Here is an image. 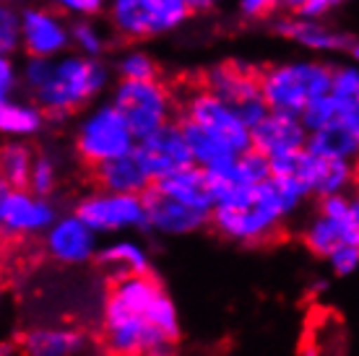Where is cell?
Listing matches in <instances>:
<instances>
[{"label":"cell","mask_w":359,"mask_h":356,"mask_svg":"<svg viewBox=\"0 0 359 356\" xmlns=\"http://www.w3.org/2000/svg\"><path fill=\"white\" fill-rule=\"evenodd\" d=\"M180 315L154 273L112 278L102 315L107 356H175Z\"/></svg>","instance_id":"1"},{"label":"cell","mask_w":359,"mask_h":356,"mask_svg":"<svg viewBox=\"0 0 359 356\" xmlns=\"http://www.w3.org/2000/svg\"><path fill=\"white\" fill-rule=\"evenodd\" d=\"M307 198L310 190L297 177H271L255 185L250 205H216L211 211V226L237 245H263L276 237L281 224L299 211Z\"/></svg>","instance_id":"2"},{"label":"cell","mask_w":359,"mask_h":356,"mask_svg":"<svg viewBox=\"0 0 359 356\" xmlns=\"http://www.w3.org/2000/svg\"><path fill=\"white\" fill-rule=\"evenodd\" d=\"M112 76L115 68L104 57H86L73 50L55 57L47 81L29 99L45 109L50 123H65L76 112L89 109L109 89Z\"/></svg>","instance_id":"3"},{"label":"cell","mask_w":359,"mask_h":356,"mask_svg":"<svg viewBox=\"0 0 359 356\" xmlns=\"http://www.w3.org/2000/svg\"><path fill=\"white\" fill-rule=\"evenodd\" d=\"M258 86L273 112L302 115L310 102L333 91V65L318 57L271 62L258 71Z\"/></svg>","instance_id":"4"},{"label":"cell","mask_w":359,"mask_h":356,"mask_svg":"<svg viewBox=\"0 0 359 356\" xmlns=\"http://www.w3.org/2000/svg\"><path fill=\"white\" fill-rule=\"evenodd\" d=\"M73 146H76L79 159L94 170L104 161L120 159V156L135 151L138 138H135L133 128L128 125L126 115L109 99V102L91 104L83 112L81 120L76 123Z\"/></svg>","instance_id":"5"},{"label":"cell","mask_w":359,"mask_h":356,"mask_svg":"<svg viewBox=\"0 0 359 356\" xmlns=\"http://www.w3.org/2000/svg\"><path fill=\"white\" fill-rule=\"evenodd\" d=\"M190 13L185 0H109L107 24L123 42H146L177 32Z\"/></svg>","instance_id":"6"},{"label":"cell","mask_w":359,"mask_h":356,"mask_svg":"<svg viewBox=\"0 0 359 356\" xmlns=\"http://www.w3.org/2000/svg\"><path fill=\"white\" fill-rule=\"evenodd\" d=\"M112 102L126 115L138 141L149 138L159 128L175 120V97L162 81H117Z\"/></svg>","instance_id":"7"},{"label":"cell","mask_w":359,"mask_h":356,"mask_svg":"<svg viewBox=\"0 0 359 356\" xmlns=\"http://www.w3.org/2000/svg\"><path fill=\"white\" fill-rule=\"evenodd\" d=\"M76 214L97 234H123L146 226L144 196L97 190L76 203Z\"/></svg>","instance_id":"8"},{"label":"cell","mask_w":359,"mask_h":356,"mask_svg":"<svg viewBox=\"0 0 359 356\" xmlns=\"http://www.w3.org/2000/svg\"><path fill=\"white\" fill-rule=\"evenodd\" d=\"M180 117H188L193 123L203 125L206 130L219 135L226 146H232L237 153L252 149V130L245 125L243 117L237 115V109L203 86L190 91L188 97L182 99V115Z\"/></svg>","instance_id":"9"},{"label":"cell","mask_w":359,"mask_h":356,"mask_svg":"<svg viewBox=\"0 0 359 356\" xmlns=\"http://www.w3.org/2000/svg\"><path fill=\"white\" fill-rule=\"evenodd\" d=\"M57 219L50 198L36 196L29 187H3L0 193V229L6 237L45 234Z\"/></svg>","instance_id":"10"},{"label":"cell","mask_w":359,"mask_h":356,"mask_svg":"<svg viewBox=\"0 0 359 356\" xmlns=\"http://www.w3.org/2000/svg\"><path fill=\"white\" fill-rule=\"evenodd\" d=\"M21 36H24V55L34 57H60L73 47L68 16L45 6L21 8Z\"/></svg>","instance_id":"11"},{"label":"cell","mask_w":359,"mask_h":356,"mask_svg":"<svg viewBox=\"0 0 359 356\" xmlns=\"http://www.w3.org/2000/svg\"><path fill=\"white\" fill-rule=\"evenodd\" d=\"M146 205V226L144 232L162 234V237H182L193 234L203 226H211V214L201 211L196 205H188L182 200L164 196L162 190L149 187L144 193Z\"/></svg>","instance_id":"12"},{"label":"cell","mask_w":359,"mask_h":356,"mask_svg":"<svg viewBox=\"0 0 359 356\" xmlns=\"http://www.w3.org/2000/svg\"><path fill=\"white\" fill-rule=\"evenodd\" d=\"M273 34L287 39L292 45L302 47L313 55H336L349 53L354 39L346 32L325 24L323 18H307L299 13H289V16L273 18L271 21Z\"/></svg>","instance_id":"13"},{"label":"cell","mask_w":359,"mask_h":356,"mask_svg":"<svg viewBox=\"0 0 359 356\" xmlns=\"http://www.w3.org/2000/svg\"><path fill=\"white\" fill-rule=\"evenodd\" d=\"M97 237L99 234L73 211V214L57 216L45 232V252L60 266H83L97 258Z\"/></svg>","instance_id":"14"},{"label":"cell","mask_w":359,"mask_h":356,"mask_svg":"<svg viewBox=\"0 0 359 356\" xmlns=\"http://www.w3.org/2000/svg\"><path fill=\"white\" fill-rule=\"evenodd\" d=\"M138 156L144 159L146 170L151 172L154 182L170 172H177L182 167H190L196 164L193 161V153H190L188 138L182 133V125L180 120H172L164 128H159L156 133H151L149 138L138 141L135 146Z\"/></svg>","instance_id":"15"},{"label":"cell","mask_w":359,"mask_h":356,"mask_svg":"<svg viewBox=\"0 0 359 356\" xmlns=\"http://www.w3.org/2000/svg\"><path fill=\"white\" fill-rule=\"evenodd\" d=\"M307 151L328 159L354 161L359 156V102L344 99L341 112L331 125L313 130L307 138Z\"/></svg>","instance_id":"16"},{"label":"cell","mask_w":359,"mask_h":356,"mask_svg":"<svg viewBox=\"0 0 359 356\" xmlns=\"http://www.w3.org/2000/svg\"><path fill=\"white\" fill-rule=\"evenodd\" d=\"M297 179L310 190V196L325 198L336 193H349L354 187V161L346 159H328L318 156L313 151H302Z\"/></svg>","instance_id":"17"},{"label":"cell","mask_w":359,"mask_h":356,"mask_svg":"<svg viewBox=\"0 0 359 356\" xmlns=\"http://www.w3.org/2000/svg\"><path fill=\"white\" fill-rule=\"evenodd\" d=\"M310 130L305 128L302 117L289 115V112H273L261 125L252 128V149L263 151L266 156L299 151L307 146Z\"/></svg>","instance_id":"18"},{"label":"cell","mask_w":359,"mask_h":356,"mask_svg":"<svg viewBox=\"0 0 359 356\" xmlns=\"http://www.w3.org/2000/svg\"><path fill=\"white\" fill-rule=\"evenodd\" d=\"M94 182H97L99 190L144 196L146 190L154 185V177L151 172L146 170L138 151H130L126 156H120V159L104 161V164L94 167Z\"/></svg>","instance_id":"19"},{"label":"cell","mask_w":359,"mask_h":356,"mask_svg":"<svg viewBox=\"0 0 359 356\" xmlns=\"http://www.w3.org/2000/svg\"><path fill=\"white\" fill-rule=\"evenodd\" d=\"M203 89H208L211 94L222 97L232 107H237L240 102L261 91L258 71L245 68L243 62H219V65H211L203 73Z\"/></svg>","instance_id":"20"},{"label":"cell","mask_w":359,"mask_h":356,"mask_svg":"<svg viewBox=\"0 0 359 356\" xmlns=\"http://www.w3.org/2000/svg\"><path fill=\"white\" fill-rule=\"evenodd\" d=\"M86 348V336L76 328H29L18 336L24 356H79Z\"/></svg>","instance_id":"21"},{"label":"cell","mask_w":359,"mask_h":356,"mask_svg":"<svg viewBox=\"0 0 359 356\" xmlns=\"http://www.w3.org/2000/svg\"><path fill=\"white\" fill-rule=\"evenodd\" d=\"M50 123L47 112L34 99H0V130L8 141H27L36 138Z\"/></svg>","instance_id":"22"},{"label":"cell","mask_w":359,"mask_h":356,"mask_svg":"<svg viewBox=\"0 0 359 356\" xmlns=\"http://www.w3.org/2000/svg\"><path fill=\"white\" fill-rule=\"evenodd\" d=\"M156 190H162L164 196L175 198V200H182L188 205H196L201 211H214V200H211V193H208V177L206 170L198 167V164H190V167H182L177 172H170L154 182Z\"/></svg>","instance_id":"23"},{"label":"cell","mask_w":359,"mask_h":356,"mask_svg":"<svg viewBox=\"0 0 359 356\" xmlns=\"http://www.w3.org/2000/svg\"><path fill=\"white\" fill-rule=\"evenodd\" d=\"M97 266L109 273L112 278L120 276H135V273H151V258L149 249L138 240H115L99 247Z\"/></svg>","instance_id":"24"},{"label":"cell","mask_w":359,"mask_h":356,"mask_svg":"<svg viewBox=\"0 0 359 356\" xmlns=\"http://www.w3.org/2000/svg\"><path fill=\"white\" fill-rule=\"evenodd\" d=\"M180 125H182V133L188 138L190 153H193V161L203 170H216L226 161H232L234 156L240 153L234 151L232 146H226L219 135H214L211 130H206L203 125L193 123L188 117H180Z\"/></svg>","instance_id":"25"},{"label":"cell","mask_w":359,"mask_h":356,"mask_svg":"<svg viewBox=\"0 0 359 356\" xmlns=\"http://www.w3.org/2000/svg\"><path fill=\"white\" fill-rule=\"evenodd\" d=\"M36 153L27 141H8L0 151L3 187H29Z\"/></svg>","instance_id":"26"},{"label":"cell","mask_w":359,"mask_h":356,"mask_svg":"<svg viewBox=\"0 0 359 356\" xmlns=\"http://www.w3.org/2000/svg\"><path fill=\"white\" fill-rule=\"evenodd\" d=\"M302 242H305V247L313 252L315 258L325 260L336 247L346 245V232H344L341 221H336V219L318 211V214L310 219V224L305 226Z\"/></svg>","instance_id":"27"},{"label":"cell","mask_w":359,"mask_h":356,"mask_svg":"<svg viewBox=\"0 0 359 356\" xmlns=\"http://www.w3.org/2000/svg\"><path fill=\"white\" fill-rule=\"evenodd\" d=\"M112 27H104L97 18H73L71 21V39L76 53L86 57H104L112 47Z\"/></svg>","instance_id":"28"},{"label":"cell","mask_w":359,"mask_h":356,"mask_svg":"<svg viewBox=\"0 0 359 356\" xmlns=\"http://www.w3.org/2000/svg\"><path fill=\"white\" fill-rule=\"evenodd\" d=\"M117 81H156L159 78V62L141 47H130L120 53L112 62Z\"/></svg>","instance_id":"29"},{"label":"cell","mask_w":359,"mask_h":356,"mask_svg":"<svg viewBox=\"0 0 359 356\" xmlns=\"http://www.w3.org/2000/svg\"><path fill=\"white\" fill-rule=\"evenodd\" d=\"M18 50H24V36H21V8L3 3L0 8V55L13 57Z\"/></svg>","instance_id":"30"},{"label":"cell","mask_w":359,"mask_h":356,"mask_svg":"<svg viewBox=\"0 0 359 356\" xmlns=\"http://www.w3.org/2000/svg\"><path fill=\"white\" fill-rule=\"evenodd\" d=\"M341 104L344 99L336 97V94H325V97L315 99V102H310L305 107V112H302V123H305V128L313 133V130H320V128H325V125H331L336 117H339V112H341Z\"/></svg>","instance_id":"31"},{"label":"cell","mask_w":359,"mask_h":356,"mask_svg":"<svg viewBox=\"0 0 359 356\" xmlns=\"http://www.w3.org/2000/svg\"><path fill=\"white\" fill-rule=\"evenodd\" d=\"M237 172H240V177L245 182H250V185H258V182H266V179L273 177V172H271V156H266L263 151L258 149H250V151L240 153L237 159Z\"/></svg>","instance_id":"32"},{"label":"cell","mask_w":359,"mask_h":356,"mask_svg":"<svg viewBox=\"0 0 359 356\" xmlns=\"http://www.w3.org/2000/svg\"><path fill=\"white\" fill-rule=\"evenodd\" d=\"M55 187H57V161H55L50 153H36L29 190L36 193V196L50 198L55 193Z\"/></svg>","instance_id":"33"},{"label":"cell","mask_w":359,"mask_h":356,"mask_svg":"<svg viewBox=\"0 0 359 356\" xmlns=\"http://www.w3.org/2000/svg\"><path fill=\"white\" fill-rule=\"evenodd\" d=\"M341 99H357L359 97V62H341L333 65V91Z\"/></svg>","instance_id":"34"},{"label":"cell","mask_w":359,"mask_h":356,"mask_svg":"<svg viewBox=\"0 0 359 356\" xmlns=\"http://www.w3.org/2000/svg\"><path fill=\"white\" fill-rule=\"evenodd\" d=\"M53 8L68 18H99L109 8V0H53Z\"/></svg>","instance_id":"35"},{"label":"cell","mask_w":359,"mask_h":356,"mask_svg":"<svg viewBox=\"0 0 359 356\" xmlns=\"http://www.w3.org/2000/svg\"><path fill=\"white\" fill-rule=\"evenodd\" d=\"M328 268H331L336 276H351L354 271L359 268V245H341V247H336L325 258Z\"/></svg>","instance_id":"36"},{"label":"cell","mask_w":359,"mask_h":356,"mask_svg":"<svg viewBox=\"0 0 359 356\" xmlns=\"http://www.w3.org/2000/svg\"><path fill=\"white\" fill-rule=\"evenodd\" d=\"M278 11H284L281 0H237V13L245 21H271Z\"/></svg>","instance_id":"37"},{"label":"cell","mask_w":359,"mask_h":356,"mask_svg":"<svg viewBox=\"0 0 359 356\" xmlns=\"http://www.w3.org/2000/svg\"><path fill=\"white\" fill-rule=\"evenodd\" d=\"M24 91L21 83V65L13 62V57L0 55V99L18 97Z\"/></svg>","instance_id":"38"},{"label":"cell","mask_w":359,"mask_h":356,"mask_svg":"<svg viewBox=\"0 0 359 356\" xmlns=\"http://www.w3.org/2000/svg\"><path fill=\"white\" fill-rule=\"evenodd\" d=\"M344 3L346 0H307L297 13L307 18H328L336 8H341Z\"/></svg>","instance_id":"39"},{"label":"cell","mask_w":359,"mask_h":356,"mask_svg":"<svg viewBox=\"0 0 359 356\" xmlns=\"http://www.w3.org/2000/svg\"><path fill=\"white\" fill-rule=\"evenodd\" d=\"M344 232H346V242L349 245H359V196H351V208L349 216L344 219Z\"/></svg>","instance_id":"40"},{"label":"cell","mask_w":359,"mask_h":356,"mask_svg":"<svg viewBox=\"0 0 359 356\" xmlns=\"http://www.w3.org/2000/svg\"><path fill=\"white\" fill-rule=\"evenodd\" d=\"M307 0H281V8L289 11V13H297V11L305 6Z\"/></svg>","instance_id":"41"},{"label":"cell","mask_w":359,"mask_h":356,"mask_svg":"<svg viewBox=\"0 0 359 356\" xmlns=\"http://www.w3.org/2000/svg\"><path fill=\"white\" fill-rule=\"evenodd\" d=\"M185 3L193 8V13H196V11H206V8H211V6H214L211 0H185Z\"/></svg>","instance_id":"42"},{"label":"cell","mask_w":359,"mask_h":356,"mask_svg":"<svg viewBox=\"0 0 359 356\" xmlns=\"http://www.w3.org/2000/svg\"><path fill=\"white\" fill-rule=\"evenodd\" d=\"M354 193L359 196V156L354 159Z\"/></svg>","instance_id":"43"},{"label":"cell","mask_w":359,"mask_h":356,"mask_svg":"<svg viewBox=\"0 0 359 356\" xmlns=\"http://www.w3.org/2000/svg\"><path fill=\"white\" fill-rule=\"evenodd\" d=\"M349 57L354 62H359V39H354V45H351V50H349Z\"/></svg>","instance_id":"44"},{"label":"cell","mask_w":359,"mask_h":356,"mask_svg":"<svg viewBox=\"0 0 359 356\" xmlns=\"http://www.w3.org/2000/svg\"><path fill=\"white\" fill-rule=\"evenodd\" d=\"M6 3H11V6H18V8H24V6H29V0H6Z\"/></svg>","instance_id":"45"},{"label":"cell","mask_w":359,"mask_h":356,"mask_svg":"<svg viewBox=\"0 0 359 356\" xmlns=\"http://www.w3.org/2000/svg\"><path fill=\"white\" fill-rule=\"evenodd\" d=\"M211 3H214V6H216V3H222V0H211Z\"/></svg>","instance_id":"46"},{"label":"cell","mask_w":359,"mask_h":356,"mask_svg":"<svg viewBox=\"0 0 359 356\" xmlns=\"http://www.w3.org/2000/svg\"><path fill=\"white\" fill-rule=\"evenodd\" d=\"M357 102H359V97H357Z\"/></svg>","instance_id":"47"}]
</instances>
